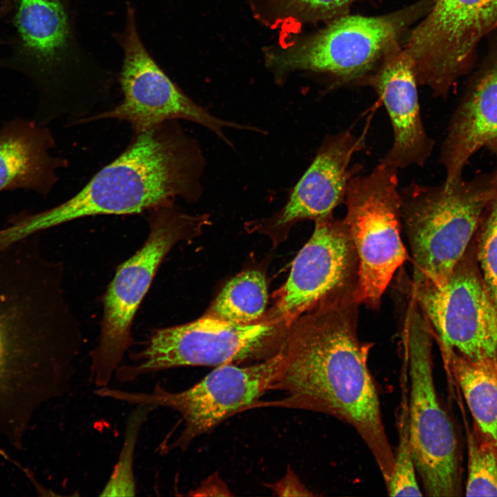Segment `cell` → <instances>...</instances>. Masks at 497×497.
Masks as SVG:
<instances>
[{"label": "cell", "mask_w": 497, "mask_h": 497, "mask_svg": "<svg viewBox=\"0 0 497 497\" xmlns=\"http://www.w3.org/2000/svg\"><path fill=\"white\" fill-rule=\"evenodd\" d=\"M364 85L374 89L391 124V147L381 162L397 169L423 166L434 142L424 127L418 81L410 59L402 47L389 54Z\"/></svg>", "instance_id": "9a60e30c"}, {"label": "cell", "mask_w": 497, "mask_h": 497, "mask_svg": "<svg viewBox=\"0 0 497 497\" xmlns=\"http://www.w3.org/2000/svg\"><path fill=\"white\" fill-rule=\"evenodd\" d=\"M146 212L148 237L117 267L104 297L99 342L89 353L90 380L97 388L109 386L125 353L134 345L135 315L164 257L177 243L199 235L210 224L208 215L187 214L173 203Z\"/></svg>", "instance_id": "5b68a950"}, {"label": "cell", "mask_w": 497, "mask_h": 497, "mask_svg": "<svg viewBox=\"0 0 497 497\" xmlns=\"http://www.w3.org/2000/svg\"><path fill=\"white\" fill-rule=\"evenodd\" d=\"M128 12L120 77L124 99L113 108L79 121L116 119L128 123L136 133L166 121L187 120L205 127L231 147L233 144L225 135L227 128L262 132L219 118L187 96L148 53L135 28L133 12Z\"/></svg>", "instance_id": "7c38bea8"}, {"label": "cell", "mask_w": 497, "mask_h": 497, "mask_svg": "<svg viewBox=\"0 0 497 497\" xmlns=\"http://www.w3.org/2000/svg\"><path fill=\"white\" fill-rule=\"evenodd\" d=\"M267 299L264 275L248 270L226 284L204 315L234 324L257 322L265 315Z\"/></svg>", "instance_id": "44dd1931"}, {"label": "cell", "mask_w": 497, "mask_h": 497, "mask_svg": "<svg viewBox=\"0 0 497 497\" xmlns=\"http://www.w3.org/2000/svg\"><path fill=\"white\" fill-rule=\"evenodd\" d=\"M467 496H497V447L474 427L467 435Z\"/></svg>", "instance_id": "7402d4cb"}, {"label": "cell", "mask_w": 497, "mask_h": 497, "mask_svg": "<svg viewBox=\"0 0 497 497\" xmlns=\"http://www.w3.org/2000/svg\"><path fill=\"white\" fill-rule=\"evenodd\" d=\"M14 22L21 52L33 64L45 68L57 61L69 35L61 0H20Z\"/></svg>", "instance_id": "ac0fdd59"}, {"label": "cell", "mask_w": 497, "mask_h": 497, "mask_svg": "<svg viewBox=\"0 0 497 497\" xmlns=\"http://www.w3.org/2000/svg\"><path fill=\"white\" fill-rule=\"evenodd\" d=\"M356 1L248 0V5L254 19L277 30L282 42L297 35L303 26L328 22L347 14Z\"/></svg>", "instance_id": "ffe728a7"}, {"label": "cell", "mask_w": 497, "mask_h": 497, "mask_svg": "<svg viewBox=\"0 0 497 497\" xmlns=\"http://www.w3.org/2000/svg\"><path fill=\"white\" fill-rule=\"evenodd\" d=\"M433 339L427 318L410 299L403 340L410 378L409 435L416 471L427 496H458L462 491L458 441L435 388Z\"/></svg>", "instance_id": "52a82bcc"}, {"label": "cell", "mask_w": 497, "mask_h": 497, "mask_svg": "<svg viewBox=\"0 0 497 497\" xmlns=\"http://www.w3.org/2000/svg\"><path fill=\"white\" fill-rule=\"evenodd\" d=\"M474 244L484 284L497 309V184L483 210Z\"/></svg>", "instance_id": "603a6c76"}, {"label": "cell", "mask_w": 497, "mask_h": 497, "mask_svg": "<svg viewBox=\"0 0 497 497\" xmlns=\"http://www.w3.org/2000/svg\"><path fill=\"white\" fill-rule=\"evenodd\" d=\"M314 222L312 235L264 315L289 327L320 303L355 293L358 258L344 220L331 214Z\"/></svg>", "instance_id": "4fadbf2b"}, {"label": "cell", "mask_w": 497, "mask_h": 497, "mask_svg": "<svg viewBox=\"0 0 497 497\" xmlns=\"http://www.w3.org/2000/svg\"><path fill=\"white\" fill-rule=\"evenodd\" d=\"M286 324L264 318L248 324L202 316L193 322L155 329L144 347L130 355L115 376L121 383L164 370L195 366L258 362L282 351Z\"/></svg>", "instance_id": "8992f818"}, {"label": "cell", "mask_w": 497, "mask_h": 497, "mask_svg": "<svg viewBox=\"0 0 497 497\" xmlns=\"http://www.w3.org/2000/svg\"><path fill=\"white\" fill-rule=\"evenodd\" d=\"M282 363V351L251 365L225 364L215 367L200 381L180 391L156 384L150 391H130L105 387L94 393L134 405L164 407L178 413L182 429L171 444L159 447L160 453L183 450L197 437L206 433L233 415L257 407L273 384Z\"/></svg>", "instance_id": "ba28073f"}, {"label": "cell", "mask_w": 497, "mask_h": 497, "mask_svg": "<svg viewBox=\"0 0 497 497\" xmlns=\"http://www.w3.org/2000/svg\"><path fill=\"white\" fill-rule=\"evenodd\" d=\"M363 145L364 138L349 130L327 137L285 205L255 227L278 242L296 222L333 214L344 201L350 179L360 172V165L350 164Z\"/></svg>", "instance_id": "5bb4252c"}, {"label": "cell", "mask_w": 497, "mask_h": 497, "mask_svg": "<svg viewBox=\"0 0 497 497\" xmlns=\"http://www.w3.org/2000/svg\"><path fill=\"white\" fill-rule=\"evenodd\" d=\"M271 487L277 496H312L314 495L289 468L285 476L271 485Z\"/></svg>", "instance_id": "d4e9b609"}, {"label": "cell", "mask_w": 497, "mask_h": 497, "mask_svg": "<svg viewBox=\"0 0 497 497\" xmlns=\"http://www.w3.org/2000/svg\"><path fill=\"white\" fill-rule=\"evenodd\" d=\"M355 295L320 303L289 327L282 363L272 390L284 396L260 401L277 407L318 412L351 426L366 444L384 483L395 454L383 422L377 385L368 367L371 342L357 333Z\"/></svg>", "instance_id": "6da1fadb"}, {"label": "cell", "mask_w": 497, "mask_h": 497, "mask_svg": "<svg viewBox=\"0 0 497 497\" xmlns=\"http://www.w3.org/2000/svg\"><path fill=\"white\" fill-rule=\"evenodd\" d=\"M206 160L197 142L177 120L136 133L128 146L64 202L12 220L10 232L22 240L77 219L132 215L178 197L197 202L203 193Z\"/></svg>", "instance_id": "7a4b0ae2"}, {"label": "cell", "mask_w": 497, "mask_h": 497, "mask_svg": "<svg viewBox=\"0 0 497 497\" xmlns=\"http://www.w3.org/2000/svg\"><path fill=\"white\" fill-rule=\"evenodd\" d=\"M440 349L474 361L497 360V309L484 284L474 238L440 287L410 288Z\"/></svg>", "instance_id": "8fae6325"}, {"label": "cell", "mask_w": 497, "mask_h": 497, "mask_svg": "<svg viewBox=\"0 0 497 497\" xmlns=\"http://www.w3.org/2000/svg\"><path fill=\"white\" fill-rule=\"evenodd\" d=\"M50 130L35 121L14 119L0 128V192L18 188L47 194L66 159L50 153Z\"/></svg>", "instance_id": "e0dca14e"}, {"label": "cell", "mask_w": 497, "mask_h": 497, "mask_svg": "<svg viewBox=\"0 0 497 497\" xmlns=\"http://www.w3.org/2000/svg\"><path fill=\"white\" fill-rule=\"evenodd\" d=\"M393 473L386 484L390 496H422L409 435L408 405L404 399L398 420V445Z\"/></svg>", "instance_id": "cb8c5ba5"}, {"label": "cell", "mask_w": 497, "mask_h": 497, "mask_svg": "<svg viewBox=\"0 0 497 497\" xmlns=\"http://www.w3.org/2000/svg\"><path fill=\"white\" fill-rule=\"evenodd\" d=\"M396 168L380 161L348 184L344 218L358 258V302L372 309L408 258L401 237V197Z\"/></svg>", "instance_id": "9c48e42d"}, {"label": "cell", "mask_w": 497, "mask_h": 497, "mask_svg": "<svg viewBox=\"0 0 497 497\" xmlns=\"http://www.w3.org/2000/svg\"><path fill=\"white\" fill-rule=\"evenodd\" d=\"M497 28V0H432L403 48L418 79L449 92L472 68L480 42Z\"/></svg>", "instance_id": "30bf717a"}, {"label": "cell", "mask_w": 497, "mask_h": 497, "mask_svg": "<svg viewBox=\"0 0 497 497\" xmlns=\"http://www.w3.org/2000/svg\"><path fill=\"white\" fill-rule=\"evenodd\" d=\"M497 184V170L471 179L400 190L402 226L412 256L411 289L440 287L476 233Z\"/></svg>", "instance_id": "3957f363"}, {"label": "cell", "mask_w": 497, "mask_h": 497, "mask_svg": "<svg viewBox=\"0 0 497 497\" xmlns=\"http://www.w3.org/2000/svg\"><path fill=\"white\" fill-rule=\"evenodd\" d=\"M431 2L421 0L380 16L343 14L314 33L266 47L265 66L277 83L293 72L306 71L327 75L340 84L364 85L383 59L401 47L405 33Z\"/></svg>", "instance_id": "277c9868"}, {"label": "cell", "mask_w": 497, "mask_h": 497, "mask_svg": "<svg viewBox=\"0 0 497 497\" xmlns=\"http://www.w3.org/2000/svg\"><path fill=\"white\" fill-rule=\"evenodd\" d=\"M465 397L474 427L497 447V360L474 361L441 349Z\"/></svg>", "instance_id": "d6986e66"}, {"label": "cell", "mask_w": 497, "mask_h": 497, "mask_svg": "<svg viewBox=\"0 0 497 497\" xmlns=\"http://www.w3.org/2000/svg\"><path fill=\"white\" fill-rule=\"evenodd\" d=\"M483 148L497 170V49L471 78L449 120L440 157L444 182L463 179L467 164Z\"/></svg>", "instance_id": "2e32d148"}]
</instances>
